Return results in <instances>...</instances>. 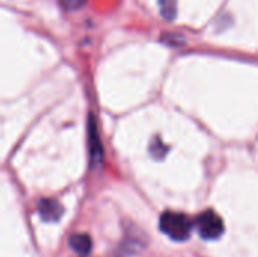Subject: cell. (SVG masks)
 I'll return each instance as SVG.
<instances>
[{
    "label": "cell",
    "instance_id": "obj_1",
    "mask_svg": "<svg viewBox=\"0 0 258 257\" xmlns=\"http://www.w3.org/2000/svg\"><path fill=\"white\" fill-rule=\"evenodd\" d=\"M160 230L174 241H186L192 232L190 220L180 212H165L160 217Z\"/></svg>",
    "mask_w": 258,
    "mask_h": 257
},
{
    "label": "cell",
    "instance_id": "obj_2",
    "mask_svg": "<svg viewBox=\"0 0 258 257\" xmlns=\"http://www.w3.org/2000/svg\"><path fill=\"white\" fill-rule=\"evenodd\" d=\"M197 230L203 239L213 241L224 233V221L215 211H206L197 218Z\"/></svg>",
    "mask_w": 258,
    "mask_h": 257
},
{
    "label": "cell",
    "instance_id": "obj_3",
    "mask_svg": "<svg viewBox=\"0 0 258 257\" xmlns=\"http://www.w3.org/2000/svg\"><path fill=\"white\" fill-rule=\"evenodd\" d=\"M62 206L56 200H41L38 203V214L47 223H56L62 217Z\"/></svg>",
    "mask_w": 258,
    "mask_h": 257
},
{
    "label": "cell",
    "instance_id": "obj_4",
    "mask_svg": "<svg viewBox=\"0 0 258 257\" xmlns=\"http://www.w3.org/2000/svg\"><path fill=\"white\" fill-rule=\"evenodd\" d=\"M70 247L80 256H86L89 254L91 248H92V241L88 235H83V233H77V235H73L70 238Z\"/></svg>",
    "mask_w": 258,
    "mask_h": 257
},
{
    "label": "cell",
    "instance_id": "obj_5",
    "mask_svg": "<svg viewBox=\"0 0 258 257\" xmlns=\"http://www.w3.org/2000/svg\"><path fill=\"white\" fill-rule=\"evenodd\" d=\"M89 150H91V161L92 162H100L103 159V148L98 139V133H97V126L94 124V121L89 123Z\"/></svg>",
    "mask_w": 258,
    "mask_h": 257
},
{
    "label": "cell",
    "instance_id": "obj_6",
    "mask_svg": "<svg viewBox=\"0 0 258 257\" xmlns=\"http://www.w3.org/2000/svg\"><path fill=\"white\" fill-rule=\"evenodd\" d=\"M160 11L163 17L172 20L175 17V0H160Z\"/></svg>",
    "mask_w": 258,
    "mask_h": 257
},
{
    "label": "cell",
    "instance_id": "obj_7",
    "mask_svg": "<svg viewBox=\"0 0 258 257\" xmlns=\"http://www.w3.org/2000/svg\"><path fill=\"white\" fill-rule=\"evenodd\" d=\"M86 0H60V3L67 8V9H79L85 5Z\"/></svg>",
    "mask_w": 258,
    "mask_h": 257
}]
</instances>
